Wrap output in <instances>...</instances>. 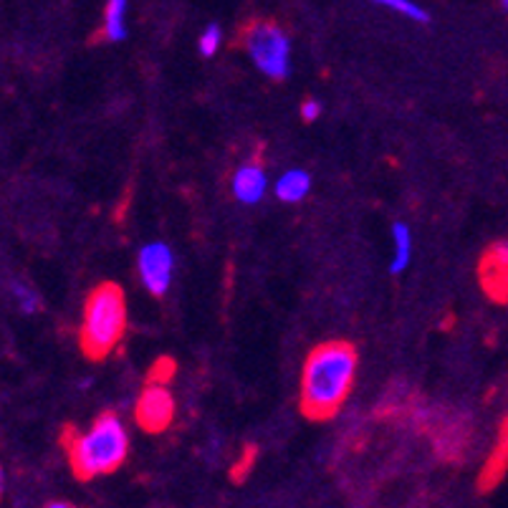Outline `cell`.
Returning a JSON list of instances; mask_svg holds the SVG:
<instances>
[{
	"label": "cell",
	"mask_w": 508,
	"mask_h": 508,
	"mask_svg": "<svg viewBox=\"0 0 508 508\" xmlns=\"http://www.w3.org/2000/svg\"><path fill=\"white\" fill-rule=\"evenodd\" d=\"M357 349L326 342L309 355L302 375V410L312 420H329L342 410L357 377Z\"/></svg>",
	"instance_id": "1"
},
{
	"label": "cell",
	"mask_w": 508,
	"mask_h": 508,
	"mask_svg": "<svg viewBox=\"0 0 508 508\" xmlns=\"http://www.w3.org/2000/svg\"><path fill=\"white\" fill-rule=\"evenodd\" d=\"M64 448L74 476L91 481L120 471L130 455V433L114 412H101L84 433L66 428Z\"/></svg>",
	"instance_id": "2"
},
{
	"label": "cell",
	"mask_w": 508,
	"mask_h": 508,
	"mask_svg": "<svg viewBox=\"0 0 508 508\" xmlns=\"http://www.w3.org/2000/svg\"><path fill=\"white\" fill-rule=\"evenodd\" d=\"M127 332V302L117 283H101L89 293L81 319V349L89 359H104Z\"/></svg>",
	"instance_id": "3"
},
{
	"label": "cell",
	"mask_w": 508,
	"mask_h": 508,
	"mask_svg": "<svg viewBox=\"0 0 508 508\" xmlns=\"http://www.w3.org/2000/svg\"><path fill=\"white\" fill-rule=\"evenodd\" d=\"M243 46L260 74L273 81H281L291 71V38L281 26L269 21L250 23L243 31Z\"/></svg>",
	"instance_id": "4"
},
{
	"label": "cell",
	"mask_w": 508,
	"mask_h": 508,
	"mask_svg": "<svg viewBox=\"0 0 508 508\" xmlns=\"http://www.w3.org/2000/svg\"><path fill=\"white\" fill-rule=\"evenodd\" d=\"M137 270H140L142 286L152 293V296H164L167 289L173 286L175 276V253L173 249L154 240L142 246L140 256H137Z\"/></svg>",
	"instance_id": "5"
},
{
	"label": "cell",
	"mask_w": 508,
	"mask_h": 508,
	"mask_svg": "<svg viewBox=\"0 0 508 508\" xmlns=\"http://www.w3.org/2000/svg\"><path fill=\"white\" fill-rule=\"evenodd\" d=\"M134 418L140 422L142 430L147 433H163L175 420V397L164 382H152L137 400Z\"/></svg>",
	"instance_id": "6"
},
{
	"label": "cell",
	"mask_w": 508,
	"mask_h": 508,
	"mask_svg": "<svg viewBox=\"0 0 508 508\" xmlns=\"http://www.w3.org/2000/svg\"><path fill=\"white\" fill-rule=\"evenodd\" d=\"M481 283L496 302H508V240L493 243L481 260Z\"/></svg>",
	"instance_id": "7"
},
{
	"label": "cell",
	"mask_w": 508,
	"mask_h": 508,
	"mask_svg": "<svg viewBox=\"0 0 508 508\" xmlns=\"http://www.w3.org/2000/svg\"><path fill=\"white\" fill-rule=\"evenodd\" d=\"M233 197L243 203V206H256L263 200V195L269 190V175L263 170L260 163H246L240 164L236 175H233V183H230Z\"/></svg>",
	"instance_id": "8"
},
{
	"label": "cell",
	"mask_w": 508,
	"mask_h": 508,
	"mask_svg": "<svg viewBox=\"0 0 508 508\" xmlns=\"http://www.w3.org/2000/svg\"><path fill=\"white\" fill-rule=\"evenodd\" d=\"M312 193V175L302 170V167H291L276 180V197L281 203H289V206H296L302 203L306 195Z\"/></svg>",
	"instance_id": "9"
},
{
	"label": "cell",
	"mask_w": 508,
	"mask_h": 508,
	"mask_svg": "<svg viewBox=\"0 0 508 508\" xmlns=\"http://www.w3.org/2000/svg\"><path fill=\"white\" fill-rule=\"evenodd\" d=\"M412 260V233L405 223H395L392 226V260H389V270L392 273H402L410 266Z\"/></svg>",
	"instance_id": "10"
},
{
	"label": "cell",
	"mask_w": 508,
	"mask_h": 508,
	"mask_svg": "<svg viewBox=\"0 0 508 508\" xmlns=\"http://www.w3.org/2000/svg\"><path fill=\"white\" fill-rule=\"evenodd\" d=\"M104 36L111 44H120L127 38V0H107Z\"/></svg>",
	"instance_id": "11"
},
{
	"label": "cell",
	"mask_w": 508,
	"mask_h": 508,
	"mask_svg": "<svg viewBox=\"0 0 508 508\" xmlns=\"http://www.w3.org/2000/svg\"><path fill=\"white\" fill-rule=\"evenodd\" d=\"M372 3H379V5H385V8H389V11L400 13V16H405V18H410V21H418V23L430 21L428 11H422L420 5H415L412 0H372Z\"/></svg>",
	"instance_id": "12"
},
{
	"label": "cell",
	"mask_w": 508,
	"mask_h": 508,
	"mask_svg": "<svg viewBox=\"0 0 508 508\" xmlns=\"http://www.w3.org/2000/svg\"><path fill=\"white\" fill-rule=\"evenodd\" d=\"M11 293L23 314H36V312H38V296H36V291H33L31 286H26V283L21 281H13Z\"/></svg>",
	"instance_id": "13"
},
{
	"label": "cell",
	"mask_w": 508,
	"mask_h": 508,
	"mask_svg": "<svg viewBox=\"0 0 508 508\" xmlns=\"http://www.w3.org/2000/svg\"><path fill=\"white\" fill-rule=\"evenodd\" d=\"M220 44H223V31H220V26H207L206 31L200 33V38H197V48H200V54L210 58V56H216L220 51Z\"/></svg>",
	"instance_id": "14"
},
{
	"label": "cell",
	"mask_w": 508,
	"mask_h": 508,
	"mask_svg": "<svg viewBox=\"0 0 508 508\" xmlns=\"http://www.w3.org/2000/svg\"><path fill=\"white\" fill-rule=\"evenodd\" d=\"M319 114H322V104L316 101V99H306L302 104V117L306 122H314L319 120Z\"/></svg>",
	"instance_id": "15"
},
{
	"label": "cell",
	"mask_w": 508,
	"mask_h": 508,
	"mask_svg": "<svg viewBox=\"0 0 508 508\" xmlns=\"http://www.w3.org/2000/svg\"><path fill=\"white\" fill-rule=\"evenodd\" d=\"M508 453V428H506V445H503V450H501V458Z\"/></svg>",
	"instance_id": "16"
},
{
	"label": "cell",
	"mask_w": 508,
	"mask_h": 508,
	"mask_svg": "<svg viewBox=\"0 0 508 508\" xmlns=\"http://www.w3.org/2000/svg\"><path fill=\"white\" fill-rule=\"evenodd\" d=\"M3 483H5V478H3V468H0V496H3Z\"/></svg>",
	"instance_id": "17"
},
{
	"label": "cell",
	"mask_w": 508,
	"mask_h": 508,
	"mask_svg": "<svg viewBox=\"0 0 508 508\" xmlns=\"http://www.w3.org/2000/svg\"><path fill=\"white\" fill-rule=\"evenodd\" d=\"M501 5H503V8H506V11H508V0H501Z\"/></svg>",
	"instance_id": "18"
}]
</instances>
